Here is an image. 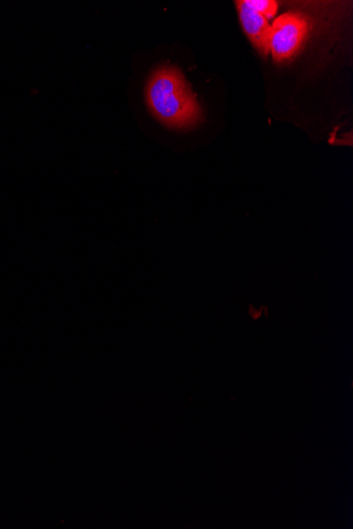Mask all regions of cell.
I'll return each mask as SVG.
<instances>
[{
  "instance_id": "1",
  "label": "cell",
  "mask_w": 353,
  "mask_h": 529,
  "mask_svg": "<svg viewBox=\"0 0 353 529\" xmlns=\"http://www.w3.org/2000/svg\"><path fill=\"white\" fill-rule=\"evenodd\" d=\"M145 98L152 115L169 128L185 130L202 121V109L182 71L171 65L158 67L148 79Z\"/></svg>"
},
{
  "instance_id": "2",
  "label": "cell",
  "mask_w": 353,
  "mask_h": 529,
  "mask_svg": "<svg viewBox=\"0 0 353 529\" xmlns=\"http://www.w3.org/2000/svg\"><path fill=\"white\" fill-rule=\"evenodd\" d=\"M306 17L299 13H285L271 26L270 52L276 63H284L300 50L308 33Z\"/></svg>"
},
{
  "instance_id": "3",
  "label": "cell",
  "mask_w": 353,
  "mask_h": 529,
  "mask_svg": "<svg viewBox=\"0 0 353 529\" xmlns=\"http://www.w3.org/2000/svg\"><path fill=\"white\" fill-rule=\"evenodd\" d=\"M241 25L252 44L267 56L270 53L271 26L267 18L253 10L247 2L237 3Z\"/></svg>"
},
{
  "instance_id": "4",
  "label": "cell",
  "mask_w": 353,
  "mask_h": 529,
  "mask_svg": "<svg viewBox=\"0 0 353 529\" xmlns=\"http://www.w3.org/2000/svg\"><path fill=\"white\" fill-rule=\"evenodd\" d=\"M247 4L259 14L264 15L269 21L278 9V5L275 2H267V0H246Z\"/></svg>"
}]
</instances>
